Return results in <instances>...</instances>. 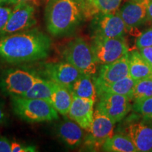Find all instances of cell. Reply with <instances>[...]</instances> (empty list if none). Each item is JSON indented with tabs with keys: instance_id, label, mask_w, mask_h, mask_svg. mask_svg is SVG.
<instances>
[{
	"instance_id": "1",
	"label": "cell",
	"mask_w": 152,
	"mask_h": 152,
	"mask_svg": "<svg viewBox=\"0 0 152 152\" xmlns=\"http://www.w3.org/2000/svg\"><path fill=\"white\" fill-rule=\"evenodd\" d=\"M51 47V38L37 28L0 36V61L20 64L43 59Z\"/></svg>"
},
{
	"instance_id": "2",
	"label": "cell",
	"mask_w": 152,
	"mask_h": 152,
	"mask_svg": "<svg viewBox=\"0 0 152 152\" xmlns=\"http://www.w3.org/2000/svg\"><path fill=\"white\" fill-rule=\"evenodd\" d=\"M45 18L47 31L52 35L71 34L87 18L85 0H49Z\"/></svg>"
},
{
	"instance_id": "3",
	"label": "cell",
	"mask_w": 152,
	"mask_h": 152,
	"mask_svg": "<svg viewBox=\"0 0 152 152\" xmlns=\"http://www.w3.org/2000/svg\"><path fill=\"white\" fill-rule=\"evenodd\" d=\"M11 102L14 113L26 122H48L58 118V111L48 101L11 96Z\"/></svg>"
},
{
	"instance_id": "4",
	"label": "cell",
	"mask_w": 152,
	"mask_h": 152,
	"mask_svg": "<svg viewBox=\"0 0 152 152\" xmlns=\"http://www.w3.org/2000/svg\"><path fill=\"white\" fill-rule=\"evenodd\" d=\"M63 56L82 74L92 77L96 75L98 64L91 45L83 38L77 37L69 42L64 49Z\"/></svg>"
},
{
	"instance_id": "5",
	"label": "cell",
	"mask_w": 152,
	"mask_h": 152,
	"mask_svg": "<svg viewBox=\"0 0 152 152\" xmlns=\"http://www.w3.org/2000/svg\"><path fill=\"white\" fill-rule=\"evenodd\" d=\"M39 75L27 68L5 70L0 75V90L9 96H23L31 88Z\"/></svg>"
},
{
	"instance_id": "6",
	"label": "cell",
	"mask_w": 152,
	"mask_h": 152,
	"mask_svg": "<svg viewBox=\"0 0 152 152\" xmlns=\"http://www.w3.org/2000/svg\"><path fill=\"white\" fill-rule=\"evenodd\" d=\"M91 47L95 59L101 65L115 61L128 53L124 37H92Z\"/></svg>"
},
{
	"instance_id": "7",
	"label": "cell",
	"mask_w": 152,
	"mask_h": 152,
	"mask_svg": "<svg viewBox=\"0 0 152 152\" xmlns=\"http://www.w3.org/2000/svg\"><path fill=\"white\" fill-rule=\"evenodd\" d=\"M92 37H124L126 27L118 10L113 13H99L92 17L90 24Z\"/></svg>"
},
{
	"instance_id": "8",
	"label": "cell",
	"mask_w": 152,
	"mask_h": 152,
	"mask_svg": "<svg viewBox=\"0 0 152 152\" xmlns=\"http://www.w3.org/2000/svg\"><path fill=\"white\" fill-rule=\"evenodd\" d=\"M114 123L109 117L96 109L90 134L84 139V145L88 149L95 151L102 147L108 139L113 135Z\"/></svg>"
},
{
	"instance_id": "9",
	"label": "cell",
	"mask_w": 152,
	"mask_h": 152,
	"mask_svg": "<svg viewBox=\"0 0 152 152\" xmlns=\"http://www.w3.org/2000/svg\"><path fill=\"white\" fill-rule=\"evenodd\" d=\"M35 9L29 2L15 4L5 26L0 31V36L30 29L36 24Z\"/></svg>"
},
{
	"instance_id": "10",
	"label": "cell",
	"mask_w": 152,
	"mask_h": 152,
	"mask_svg": "<svg viewBox=\"0 0 152 152\" xmlns=\"http://www.w3.org/2000/svg\"><path fill=\"white\" fill-rule=\"evenodd\" d=\"M97 96L99 100L96 109L109 117L114 123L122 121L132 107L130 99L123 95L102 92Z\"/></svg>"
},
{
	"instance_id": "11",
	"label": "cell",
	"mask_w": 152,
	"mask_h": 152,
	"mask_svg": "<svg viewBox=\"0 0 152 152\" xmlns=\"http://www.w3.org/2000/svg\"><path fill=\"white\" fill-rule=\"evenodd\" d=\"M149 0H128L118 9L127 31H132L147 23Z\"/></svg>"
},
{
	"instance_id": "12",
	"label": "cell",
	"mask_w": 152,
	"mask_h": 152,
	"mask_svg": "<svg viewBox=\"0 0 152 152\" xmlns=\"http://www.w3.org/2000/svg\"><path fill=\"white\" fill-rule=\"evenodd\" d=\"M42 71L49 80L68 87H71L82 75L77 68L66 61L46 63L43 64Z\"/></svg>"
},
{
	"instance_id": "13",
	"label": "cell",
	"mask_w": 152,
	"mask_h": 152,
	"mask_svg": "<svg viewBox=\"0 0 152 152\" xmlns=\"http://www.w3.org/2000/svg\"><path fill=\"white\" fill-rule=\"evenodd\" d=\"M125 132L138 151L152 152V120L143 117L141 121H134Z\"/></svg>"
},
{
	"instance_id": "14",
	"label": "cell",
	"mask_w": 152,
	"mask_h": 152,
	"mask_svg": "<svg viewBox=\"0 0 152 152\" xmlns=\"http://www.w3.org/2000/svg\"><path fill=\"white\" fill-rule=\"evenodd\" d=\"M130 75L129 53L109 64L102 65L98 76L94 77L95 84H107L116 82Z\"/></svg>"
},
{
	"instance_id": "15",
	"label": "cell",
	"mask_w": 152,
	"mask_h": 152,
	"mask_svg": "<svg viewBox=\"0 0 152 152\" xmlns=\"http://www.w3.org/2000/svg\"><path fill=\"white\" fill-rule=\"evenodd\" d=\"M94 102L74 96L68 115L81 128L87 132L90 130L94 117Z\"/></svg>"
},
{
	"instance_id": "16",
	"label": "cell",
	"mask_w": 152,
	"mask_h": 152,
	"mask_svg": "<svg viewBox=\"0 0 152 152\" xmlns=\"http://www.w3.org/2000/svg\"><path fill=\"white\" fill-rule=\"evenodd\" d=\"M73 120H64L57 125L56 134L68 147L74 149L80 146L84 141V132Z\"/></svg>"
},
{
	"instance_id": "17",
	"label": "cell",
	"mask_w": 152,
	"mask_h": 152,
	"mask_svg": "<svg viewBox=\"0 0 152 152\" xmlns=\"http://www.w3.org/2000/svg\"><path fill=\"white\" fill-rule=\"evenodd\" d=\"M72 94L77 97L92 100L95 102L97 96L94 77L82 74L69 87Z\"/></svg>"
},
{
	"instance_id": "18",
	"label": "cell",
	"mask_w": 152,
	"mask_h": 152,
	"mask_svg": "<svg viewBox=\"0 0 152 152\" xmlns=\"http://www.w3.org/2000/svg\"><path fill=\"white\" fill-rule=\"evenodd\" d=\"M135 80L130 75L116 82L107 84H95L97 94L102 92L112 93L127 96L132 100L133 99Z\"/></svg>"
},
{
	"instance_id": "19",
	"label": "cell",
	"mask_w": 152,
	"mask_h": 152,
	"mask_svg": "<svg viewBox=\"0 0 152 152\" xmlns=\"http://www.w3.org/2000/svg\"><path fill=\"white\" fill-rule=\"evenodd\" d=\"M129 72L134 80L152 77V66L142 57L140 52L129 53Z\"/></svg>"
},
{
	"instance_id": "20",
	"label": "cell",
	"mask_w": 152,
	"mask_h": 152,
	"mask_svg": "<svg viewBox=\"0 0 152 152\" xmlns=\"http://www.w3.org/2000/svg\"><path fill=\"white\" fill-rule=\"evenodd\" d=\"M73 95L69 87L54 83L52 96V104L61 115H68L73 102Z\"/></svg>"
},
{
	"instance_id": "21",
	"label": "cell",
	"mask_w": 152,
	"mask_h": 152,
	"mask_svg": "<svg viewBox=\"0 0 152 152\" xmlns=\"http://www.w3.org/2000/svg\"><path fill=\"white\" fill-rule=\"evenodd\" d=\"M102 151L108 152H137L130 138L126 134H116L108 139L102 147Z\"/></svg>"
},
{
	"instance_id": "22",
	"label": "cell",
	"mask_w": 152,
	"mask_h": 152,
	"mask_svg": "<svg viewBox=\"0 0 152 152\" xmlns=\"http://www.w3.org/2000/svg\"><path fill=\"white\" fill-rule=\"evenodd\" d=\"M54 82L38 77L33 86L22 96L31 99H40L48 101L52 104V96Z\"/></svg>"
},
{
	"instance_id": "23",
	"label": "cell",
	"mask_w": 152,
	"mask_h": 152,
	"mask_svg": "<svg viewBox=\"0 0 152 152\" xmlns=\"http://www.w3.org/2000/svg\"><path fill=\"white\" fill-rule=\"evenodd\" d=\"M123 0H85L86 17H93L99 13H113L118 10Z\"/></svg>"
},
{
	"instance_id": "24",
	"label": "cell",
	"mask_w": 152,
	"mask_h": 152,
	"mask_svg": "<svg viewBox=\"0 0 152 152\" xmlns=\"http://www.w3.org/2000/svg\"><path fill=\"white\" fill-rule=\"evenodd\" d=\"M152 96V77L139 80L135 82L133 99L138 102Z\"/></svg>"
},
{
	"instance_id": "25",
	"label": "cell",
	"mask_w": 152,
	"mask_h": 152,
	"mask_svg": "<svg viewBox=\"0 0 152 152\" xmlns=\"http://www.w3.org/2000/svg\"><path fill=\"white\" fill-rule=\"evenodd\" d=\"M133 109L134 111L142 115V117L152 120V96L134 102Z\"/></svg>"
},
{
	"instance_id": "26",
	"label": "cell",
	"mask_w": 152,
	"mask_h": 152,
	"mask_svg": "<svg viewBox=\"0 0 152 152\" xmlns=\"http://www.w3.org/2000/svg\"><path fill=\"white\" fill-rule=\"evenodd\" d=\"M136 45L139 49L152 46V26L140 34L137 39Z\"/></svg>"
},
{
	"instance_id": "27",
	"label": "cell",
	"mask_w": 152,
	"mask_h": 152,
	"mask_svg": "<svg viewBox=\"0 0 152 152\" xmlns=\"http://www.w3.org/2000/svg\"><path fill=\"white\" fill-rule=\"evenodd\" d=\"M12 9L0 5V31L4 27L12 12Z\"/></svg>"
},
{
	"instance_id": "28",
	"label": "cell",
	"mask_w": 152,
	"mask_h": 152,
	"mask_svg": "<svg viewBox=\"0 0 152 152\" xmlns=\"http://www.w3.org/2000/svg\"><path fill=\"white\" fill-rule=\"evenodd\" d=\"M36 151L34 147H26L17 142H11V152H29Z\"/></svg>"
},
{
	"instance_id": "29",
	"label": "cell",
	"mask_w": 152,
	"mask_h": 152,
	"mask_svg": "<svg viewBox=\"0 0 152 152\" xmlns=\"http://www.w3.org/2000/svg\"><path fill=\"white\" fill-rule=\"evenodd\" d=\"M0 152H11V142L3 136H0Z\"/></svg>"
},
{
	"instance_id": "30",
	"label": "cell",
	"mask_w": 152,
	"mask_h": 152,
	"mask_svg": "<svg viewBox=\"0 0 152 152\" xmlns=\"http://www.w3.org/2000/svg\"><path fill=\"white\" fill-rule=\"evenodd\" d=\"M140 53L144 59L152 66V46L140 49Z\"/></svg>"
},
{
	"instance_id": "31",
	"label": "cell",
	"mask_w": 152,
	"mask_h": 152,
	"mask_svg": "<svg viewBox=\"0 0 152 152\" xmlns=\"http://www.w3.org/2000/svg\"><path fill=\"white\" fill-rule=\"evenodd\" d=\"M7 120H8V117H7L4 104L2 101L0 99V125L5 124L7 122Z\"/></svg>"
},
{
	"instance_id": "32",
	"label": "cell",
	"mask_w": 152,
	"mask_h": 152,
	"mask_svg": "<svg viewBox=\"0 0 152 152\" xmlns=\"http://www.w3.org/2000/svg\"><path fill=\"white\" fill-rule=\"evenodd\" d=\"M147 23L152 24V0H149V4H148Z\"/></svg>"
},
{
	"instance_id": "33",
	"label": "cell",
	"mask_w": 152,
	"mask_h": 152,
	"mask_svg": "<svg viewBox=\"0 0 152 152\" xmlns=\"http://www.w3.org/2000/svg\"><path fill=\"white\" fill-rule=\"evenodd\" d=\"M33 1V0H11L10 4H16L21 2H29V1Z\"/></svg>"
},
{
	"instance_id": "34",
	"label": "cell",
	"mask_w": 152,
	"mask_h": 152,
	"mask_svg": "<svg viewBox=\"0 0 152 152\" xmlns=\"http://www.w3.org/2000/svg\"><path fill=\"white\" fill-rule=\"evenodd\" d=\"M11 0H0V5L10 4Z\"/></svg>"
}]
</instances>
